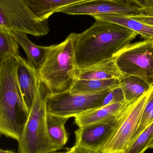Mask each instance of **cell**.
Returning <instances> with one entry per match:
<instances>
[{
  "instance_id": "26",
  "label": "cell",
  "mask_w": 153,
  "mask_h": 153,
  "mask_svg": "<svg viewBox=\"0 0 153 153\" xmlns=\"http://www.w3.org/2000/svg\"><path fill=\"white\" fill-rule=\"evenodd\" d=\"M69 153H101L76 145H74L71 149H69Z\"/></svg>"
},
{
  "instance_id": "2",
  "label": "cell",
  "mask_w": 153,
  "mask_h": 153,
  "mask_svg": "<svg viewBox=\"0 0 153 153\" xmlns=\"http://www.w3.org/2000/svg\"><path fill=\"white\" fill-rule=\"evenodd\" d=\"M16 69L15 56H8L0 63V133L18 141L30 111L19 87Z\"/></svg>"
},
{
  "instance_id": "27",
  "label": "cell",
  "mask_w": 153,
  "mask_h": 153,
  "mask_svg": "<svg viewBox=\"0 0 153 153\" xmlns=\"http://www.w3.org/2000/svg\"><path fill=\"white\" fill-rule=\"evenodd\" d=\"M147 1L149 5V10L145 14L153 16V0H147Z\"/></svg>"
},
{
  "instance_id": "17",
  "label": "cell",
  "mask_w": 153,
  "mask_h": 153,
  "mask_svg": "<svg viewBox=\"0 0 153 153\" xmlns=\"http://www.w3.org/2000/svg\"><path fill=\"white\" fill-rule=\"evenodd\" d=\"M119 82L125 101L129 103L137 100L152 86L142 78L131 75L123 76Z\"/></svg>"
},
{
  "instance_id": "31",
  "label": "cell",
  "mask_w": 153,
  "mask_h": 153,
  "mask_svg": "<svg viewBox=\"0 0 153 153\" xmlns=\"http://www.w3.org/2000/svg\"><path fill=\"white\" fill-rule=\"evenodd\" d=\"M1 134L0 133V139H1Z\"/></svg>"
},
{
  "instance_id": "4",
  "label": "cell",
  "mask_w": 153,
  "mask_h": 153,
  "mask_svg": "<svg viewBox=\"0 0 153 153\" xmlns=\"http://www.w3.org/2000/svg\"><path fill=\"white\" fill-rule=\"evenodd\" d=\"M45 87L39 81L27 120L18 141V153H53L63 148L48 134Z\"/></svg>"
},
{
  "instance_id": "11",
  "label": "cell",
  "mask_w": 153,
  "mask_h": 153,
  "mask_svg": "<svg viewBox=\"0 0 153 153\" xmlns=\"http://www.w3.org/2000/svg\"><path fill=\"white\" fill-rule=\"evenodd\" d=\"M17 80L23 100L29 110L34 102L39 80L38 72L20 55L15 56Z\"/></svg>"
},
{
  "instance_id": "8",
  "label": "cell",
  "mask_w": 153,
  "mask_h": 153,
  "mask_svg": "<svg viewBox=\"0 0 153 153\" xmlns=\"http://www.w3.org/2000/svg\"><path fill=\"white\" fill-rule=\"evenodd\" d=\"M134 102L128 103L115 117L79 127L74 132V145L100 152L127 115Z\"/></svg>"
},
{
  "instance_id": "25",
  "label": "cell",
  "mask_w": 153,
  "mask_h": 153,
  "mask_svg": "<svg viewBox=\"0 0 153 153\" xmlns=\"http://www.w3.org/2000/svg\"><path fill=\"white\" fill-rule=\"evenodd\" d=\"M128 3L134 4L143 10V13L146 14L149 10L147 0H124Z\"/></svg>"
},
{
  "instance_id": "7",
  "label": "cell",
  "mask_w": 153,
  "mask_h": 153,
  "mask_svg": "<svg viewBox=\"0 0 153 153\" xmlns=\"http://www.w3.org/2000/svg\"><path fill=\"white\" fill-rule=\"evenodd\" d=\"M112 90V89H111ZM111 90L92 93H72L70 91L45 95L48 112L70 118L100 108Z\"/></svg>"
},
{
  "instance_id": "3",
  "label": "cell",
  "mask_w": 153,
  "mask_h": 153,
  "mask_svg": "<svg viewBox=\"0 0 153 153\" xmlns=\"http://www.w3.org/2000/svg\"><path fill=\"white\" fill-rule=\"evenodd\" d=\"M49 47L45 60L38 72L39 80L51 94L70 91L76 80L71 35L62 43Z\"/></svg>"
},
{
  "instance_id": "9",
  "label": "cell",
  "mask_w": 153,
  "mask_h": 153,
  "mask_svg": "<svg viewBox=\"0 0 153 153\" xmlns=\"http://www.w3.org/2000/svg\"><path fill=\"white\" fill-rule=\"evenodd\" d=\"M153 89V85L147 92L133 102L127 115L101 153H126L138 126L144 108Z\"/></svg>"
},
{
  "instance_id": "14",
  "label": "cell",
  "mask_w": 153,
  "mask_h": 153,
  "mask_svg": "<svg viewBox=\"0 0 153 153\" xmlns=\"http://www.w3.org/2000/svg\"><path fill=\"white\" fill-rule=\"evenodd\" d=\"M88 0H25L36 19L45 21L60 9Z\"/></svg>"
},
{
  "instance_id": "30",
  "label": "cell",
  "mask_w": 153,
  "mask_h": 153,
  "mask_svg": "<svg viewBox=\"0 0 153 153\" xmlns=\"http://www.w3.org/2000/svg\"><path fill=\"white\" fill-rule=\"evenodd\" d=\"M150 148H152V149L153 148V139L152 141V143H151V146H150Z\"/></svg>"
},
{
  "instance_id": "24",
  "label": "cell",
  "mask_w": 153,
  "mask_h": 153,
  "mask_svg": "<svg viewBox=\"0 0 153 153\" xmlns=\"http://www.w3.org/2000/svg\"><path fill=\"white\" fill-rule=\"evenodd\" d=\"M130 18L153 27V16L142 13L137 15H128Z\"/></svg>"
},
{
  "instance_id": "28",
  "label": "cell",
  "mask_w": 153,
  "mask_h": 153,
  "mask_svg": "<svg viewBox=\"0 0 153 153\" xmlns=\"http://www.w3.org/2000/svg\"><path fill=\"white\" fill-rule=\"evenodd\" d=\"M0 153H15L12 150H4L0 148Z\"/></svg>"
},
{
  "instance_id": "21",
  "label": "cell",
  "mask_w": 153,
  "mask_h": 153,
  "mask_svg": "<svg viewBox=\"0 0 153 153\" xmlns=\"http://www.w3.org/2000/svg\"><path fill=\"white\" fill-rule=\"evenodd\" d=\"M19 45L11 34L0 33V63L9 56L19 55Z\"/></svg>"
},
{
  "instance_id": "23",
  "label": "cell",
  "mask_w": 153,
  "mask_h": 153,
  "mask_svg": "<svg viewBox=\"0 0 153 153\" xmlns=\"http://www.w3.org/2000/svg\"><path fill=\"white\" fill-rule=\"evenodd\" d=\"M126 101L124 94L120 87L111 90L102 102V106ZM101 106V107H102Z\"/></svg>"
},
{
  "instance_id": "15",
  "label": "cell",
  "mask_w": 153,
  "mask_h": 153,
  "mask_svg": "<svg viewBox=\"0 0 153 153\" xmlns=\"http://www.w3.org/2000/svg\"><path fill=\"white\" fill-rule=\"evenodd\" d=\"M11 35L25 51L30 64L38 72L45 60L49 46H42L34 44L25 33L13 32Z\"/></svg>"
},
{
  "instance_id": "29",
  "label": "cell",
  "mask_w": 153,
  "mask_h": 153,
  "mask_svg": "<svg viewBox=\"0 0 153 153\" xmlns=\"http://www.w3.org/2000/svg\"><path fill=\"white\" fill-rule=\"evenodd\" d=\"M69 153V150H68V151H66V152H54V153Z\"/></svg>"
},
{
  "instance_id": "32",
  "label": "cell",
  "mask_w": 153,
  "mask_h": 153,
  "mask_svg": "<svg viewBox=\"0 0 153 153\" xmlns=\"http://www.w3.org/2000/svg\"></svg>"
},
{
  "instance_id": "6",
  "label": "cell",
  "mask_w": 153,
  "mask_h": 153,
  "mask_svg": "<svg viewBox=\"0 0 153 153\" xmlns=\"http://www.w3.org/2000/svg\"><path fill=\"white\" fill-rule=\"evenodd\" d=\"M115 62L123 76H134L153 85V40L129 44L115 57Z\"/></svg>"
},
{
  "instance_id": "10",
  "label": "cell",
  "mask_w": 153,
  "mask_h": 153,
  "mask_svg": "<svg viewBox=\"0 0 153 153\" xmlns=\"http://www.w3.org/2000/svg\"><path fill=\"white\" fill-rule=\"evenodd\" d=\"M57 13L94 17L110 13L137 15L143 13V10L124 0H88L60 9Z\"/></svg>"
},
{
  "instance_id": "18",
  "label": "cell",
  "mask_w": 153,
  "mask_h": 153,
  "mask_svg": "<svg viewBox=\"0 0 153 153\" xmlns=\"http://www.w3.org/2000/svg\"><path fill=\"white\" fill-rule=\"evenodd\" d=\"M119 79L81 80L76 79L70 91L72 93H92L119 87Z\"/></svg>"
},
{
  "instance_id": "12",
  "label": "cell",
  "mask_w": 153,
  "mask_h": 153,
  "mask_svg": "<svg viewBox=\"0 0 153 153\" xmlns=\"http://www.w3.org/2000/svg\"><path fill=\"white\" fill-rule=\"evenodd\" d=\"M129 103L124 101L102 106L77 115L74 117V122L81 127L115 117Z\"/></svg>"
},
{
  "instance_id": "5",
  "label": "cell",
  "mask_w": 153,
  "mask_h": 153,
  "mask_svg": "<svg viewBox=\"0 0 153 153\" xmlns=\"http://www.w3.org/2000/svg\"><path fill=\"white\" fill-rule=\"evenodd\" d=\"M49 31L48 20H38L25 0H0V33L21 32L38 37Z\"/></svg>"
},
{
  "instance_id": "19",
  "label": "cell",
  "mask_w": 153,
  "mask_h": 153,
  "mask_svg": "<svg viewBox=\"0 0 153 153\" xmlns=\"http://www.w3.org/2000/svg\"><path fill=\"white\" fill-rule=\"evenodd\" d=\"M69 118L48 114L47 127L51 139L63 148L69 140L65 125Z\"/></svg>"
},
{
  "instance_id": "1",
  "label": "cell",
  "mask_w": 153,
  "mask_h": 153,
  "mask_svg": "<svg viewBox=\"0 0 153 153\" xmlns=\"http://www.w3.org/2000/svg\"><path fill=\"white\" fill-rule=\"evenodd\" d=\"M95 19L89 28L71 33L76 69L88 68L114 58L138 34L116 23Z\"/></svg>"
},
{
  "instance_id": "22",
  "label": "cell",
  "mask_w": 153,
  "mask_h": 153,
  "mask_svg": "<svg viewBox=\"0 0 153 153\" xmlns=\"http://www.w3.org/2000/svg\"><path fill=\"white\" fill-rule=\"evenodd\" d=\"M153 122V89L146 103L138 126L132 136L130 144Z\"/></svg>"
},
{
  "instance_id": "13",
  "label": "cell",
  "mask_w": 153,
  "mask_h": 153,
  "mask_svg": "<svg viewBox=\"0 0 153 153\" xmlns=\"http://www.w3.org/2000/svg\"><path fill=\"white\" fill-rule=\"evenodd\" d=\"M76 79L107 80L123 77L115 62V57L107 62L84 69H76Z\"/></svg>"
},
{
  "instance_id": "16",
  "label": "cell",
  "mask_w": 153,
  "mask_h": 153,
  "mask_svg": "<svg viewBox=\"0 0 153 153\" xmlns=\"http://www.w3.org/2000/svg\"><path fill=\"white\" fill-rule=\"evenodd\" d=\"M94 19H100L121 25L140 35L144 39L153 40V27L124 14H102L94 16Z\"/></svg>"
},
{
  "instance_id": "20",
  "label": "cell",
  "mask_w": 153,
  "mask_h": 153,
  "mask_svg": "<svg viewBox=\"0 0 153 153\" xmlns=\"http://www.w3.org/2000/svg\"><path fill=\"white\" fill-rule=\"evenodd\" d=\"M153 139V122L129 144L125 153H144L150 148Z\"/></svg>"
}]
</instances>
